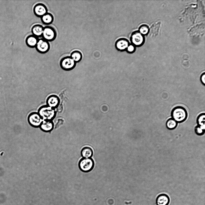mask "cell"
<instances>
[{"label": "cell", "instance_id": "6da1fadb", "mask_svg": "<svg viewBox=\"0 0 205 205\" xmlns=\"http://www.w3.org/2000/svg\"><path fill=\"white\" fill-rule=\"evenodd\" d=\"M188 113L186 109L181 106H177L174 107L171 112V118L178 123L184 122L188 117Z\"/></svg>", "mask_w": 205, "mask_h": 205}, {"label": "cell", "instance_id": "7a4b0ae2", "mask_svg": "<svg viewBox=\"0 0 205 205\" xmlns=\"http://www.w3.org/2000/svg\"><path fill=\"white\" fill-rule=\"evenodd\" d=\"M38 112L43 120H53L56 114L55 109L47 105L40 107Z\"/></svg>", "mask_w": 205, "mask_h": 205}, {"label": "cell", "instance_id": "3957f363", "mask_svg": "<svg viewBox=\"0 0 205 205\" xmlns=\"http://www.w3.org/2000/svg\"><path fill=\"white\" fill-rule=\"evenodd\" d=\"M78 165L81 171L84 173H87L90 171L93 168L94 162L91 158H83L79 160Z\"/></svg>", "mask_w": 205, "mask_h": 205}, {"label": "cell", "instance_id": "277c9868", "mask_svg": "<svg viewBox=\"0 0 205 205\" xmlns=\"http://www.w3.org/2000/svg\"><path fill=\"white\" fill-rule=\"evenodd\" d=\"M57 33L55 29L52 27L47 26L44 27L42 38L49 42L52 41L56 38Z\"/></svg>", "mask_w": 205, "mask_h": 205}, {"label": "cell", "instance_id": "5b68a950", "mask_svg": "<svg viewBox=\"0 0 205 205\" xmlns=\"http://www.w3.org/2000/svg\"><path fill=\"white\" fill-rule=\"evenodd\" d=\"M76 63L70 56H66L62 58L60 62L61 68L63 70L70 71L74 69Z\"/></svg>", "mask_w": 205, "mask_h": 205}, {"label": "cell", "instance_id": "8992f818", "mask_svg": "<svg viewBox=\"0 0 205 205\" xmlns=\"http://www.w3.org/2000/svg\"><path fill=\"white\" fill-rule=\"evenodd\" d=\"M28 121L32 127L39 128L43 119L38 112H32L30 113L28 117Z\"/></svg>", "mask_w": 205, "mask_h": 205}, {"label": "cell", "instance_id": "52a82bcc", "mask_svg": "<svg viewBox=\"0 0 205 205\" xmlns=\"http://www.w3.org/2000/svg\"><path fill=\"white\" fill-rule=\"evenodd\" d=\"M131 44L136 47H139L142 45L144 43V36L138 31L133 32L131 33L130 38Z\"/></svg>", "mask_w": 205, "mask_h": 205}, {"label": "cell", "instance_id": "ba28073f", "mask_svg": "<svg viewBox=\"0 0 205 205\" xmlns=\"http://www.w3.org/2000/svg\"><path fill=\"white\" fill-rule=\"evenodd\" d=\"M35 48L39 53L44 54L49 51L50 45L48 41L42 38L39 39Z\"/></svg>", "mask_w": 205, "mask_h": 205}, {"label": "cell", "instance_id": "9c48e42d", "mask_svg": "<svg viewBox=\"0 0 205 205\" xmlns=\"http://www.w3.org/2000/svg\"><path fill=\"white\" fill-rule=\"evenodd\" d=\"M33 11L35 15L40 18L48 12L47 7L42 3L36 4L34 7Z\"/></svg>", "mask_w": 205, "mask_h": 205}, {"label": "cell", "instance_id": "30bf717a", "mask_svg": "<svg viewBox=\"0 0 205 205\" xmlns=\"http://www.w3.org/2000/svg\"><path fill=\"white\" fill-rule=\"evenodd\" d=\"M129 41L125 38H120L118 39L115 43V47L118 51H124L126 50L130 44Z\"/></svg>", "mask_w": 205, "mask_h": 205}, {"label": "cell", "instance_id": "8fae6325", "mask_svg": "<svg viewBox=\"0 0 205 205\" xmlns=\"http://www.w3.org/2000/svg\"><path fill=\"white\" fill-rule=\"evenodd\" d=\"M46 103L47 105L55 109L59 106L60 100L58 96L55 95H52L47 98Z\"/></svg>", "mask_w": 205, "mask_h": 205}, {"label": "cell", "instance_id": "7c38bea8", "mask_svg": "<svg viewBox=\"0 0 205 205\" xmlns=\"http://www.w3.org/2000/svg\"><path fill=\"white\" fill-rule=\"evenodd\" d=\"M39 128L43 131L50 132L54 128V123L53 120H43Z\"/></svg>", "mask_w": 205, "mask_h": 205}, {"label": "cell", "instance_id": "4fadbf2b", "mask_svg": "<svg viewBox=\"0 0 205 205\" xmlns=\"http://www.w3.org/2000/svg\"><path fill=\"white\" fill-rule=\"evenodd\" d=\"M39 38L33 35H28L26 38V43L27 46L31 48H35Z\"/></svg>", "mask_w": 205, "mask_h": 205}, {"label": "cell", "instance_id": "5bb4252c", "mask_svg": "<svg viewBox=\"0 0 205 205\" xmlns=\"http://www.w3.org/2000/svg\"><path fill=\"white\" fill-rule=\"evenodd\" d=\"M169 202V197L164 194L159 195L156 199V202L158 205H168Z\"/></svg>", "mask_w": 205, "mask_h": 205}, {"label": "cell", "instance_id": "9a60e30c", "mask_svg": "<svg viewBox=\"0 0 205 205\" xmlns=\"http://www.w3.org/2000/svg\"><path fill=\"white\" fill-rule=\"evenodd\" d=\"M44 28V27L40 24H37L34 25L31 29L32 35L38 38L42 36Z\"/></svg>", "mask_w": 205, "mask_h": 205}, {"label": "cell", "instance_id": "2e32d148", "mask_svg": "<svg viewBox=\"0 0 205 205\" xmlns=\"http://www.w3.org/2000/svg\"><path fill=\"white\" fill-rule=\"evenodd\" d=\"M41 20L44 25H49L52 23L54 20L53 15L47 12L41 17Z\"/></svg>", "mask_w": 205, "mask_h": 205}, {"label": "cell", "instance_id": "e0dca14e", "mask_svg": "<svg viewBox=\"0 0 205 205\" xmlns=\"http://www.w3.org/2000/svg\"><path fill=\"white\" fill-rule=\"evenodd\" d=\"M80 153L81 156L83 158H91L93 155V151L90 147L86 146L82 148Z\"/></svg>", "mask_w": 205, "mask_h": 205}, {"label": "cell", "instance_id": "ac0fdd59", "mask_svg": "<svg viewBox=\"0 0 205 205\" xmlns=\"http://www.w3.org/2000/svg\"><path fill=\"white\" fill-rule=\"evenodd\" d=\"M70 56L77 63L80 62L81 60L83 55L80 51L75 50L71 53Z\"/></svg>", "mask_w": 205, "mask_h": 205}, {"label": "cell", "instance_id": "d6986e66", "mask_svg": "<svg viewBox=\"0 0 205 205\" xmlns=\"http://www.w3.org/2000/svg\"><path fill=\"white\" fill-rule=\"evenodd\" d=\"M178 123L172 118L168 119L166 121V125L167 128L170 130H173L177 127Z\"/></svg>", "mask_w": 205, "mask_h": 205}, {"label": "cell", "instance_id": "ffe728a7", "mask_svg": "<svg viewBox=\"0 0 205 205\" xmlns=\"http://www.w3.org/2000/svg\"><path fill=\"white\" fill-rule=\"evenodd\" d=\"M197 125L205 128V114L202 113L197 116L196 119Z\"/></svg>", "mask_w": 205, "mask_h": 205}, {"label": "cell", "instance_id": "44dd1931", "mask_svg": "<svg viewBox=\"0 0 205 205\" xmlns=\"http://www.w3.org/2000/svg\"><path fill=\"white\" fill-rule=\"evenodd\" d=\"M138 31L144 36L148 33L149 29L146 25H142L139 27Z\"/></svg>", "mask_w": 205, "mask_h": 205}, {"label": "cell", "instance_id": "7402d4cb", "mask_svg": "<svg viewBox=\"0 0 205 205\" xmlns=\"http://www.w3.org/2000/svg\"><path fill=\"white\" fill-rule=\"evenodd\" d=\"M205 128L197 125L195 128V131L197 134H203L204 132Z\"/></svg>", "mask_w": 205, "mask_h": 205}, {"label": "cell", "instance_id": "603a6c76", "mask_svg": "<svg viewBox=\"0 0 205 205\" xmlns=\"http://www.w3.org/2000/svg\"><path fill=\"white\" fill-rule=\"evenodd\" d=\"M136 47L130 43L127 48L126 51L128 53H134L135 51Z\"/></svg>", "mask_w": 205, "mask_h": 205}, {"label": "cell", "instance_id": "cb8c5ba5", "mask_svg": "<svg viewBox=\"0 0 205 205\" xmlns=\"http://www.w3.org/2000/svg\"><path fill=\"white\" fill-rule=\"evenodd\" d=\"M200 80L201 83L204 86L205 85V73H203L200 75Z\"/></svg>", "mask_w": 205, "mask_h": 205}]
</instances>
